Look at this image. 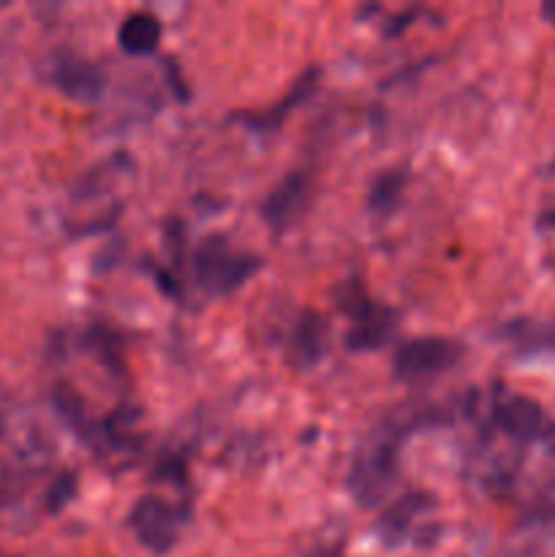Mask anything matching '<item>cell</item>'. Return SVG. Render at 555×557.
Here are the masks:
<instances>
[{"instance_id": "6da1fadb", "label": "cell", "mask_w": 555, "mask_h": 557, "mask_svg": "<svg viewBox=\"0 0 555 557\" xmlns=\"http://www.w3.org/2000/svg\"><path fill=\"white\" fill-rule=\"evenodd\" d=\"M259 270V259L248 253H237L229 248L223 237L201 239L194 250V272L205 288L212 294H229L243 286Z\"/></svg>"}, {"instance_id": "7a4b0ae2", "label": "cell", "mask_w": 555, "mask_h": 557, "mask_svg": "<svg viewBox=\"0 0 555 557\" xmlns=\"http://www.w3.org/2000/svg\"><path fill=\"white\" fill-rule=\"evenodd\" d=\"M462 357V343L449 341V337H414V341L403 343L392 359V370L400 381H428L435 375L446 373L455 368Z\"/></svg>"}, {"instance_id": "3957f363", "label": "cell", "mask_w": 555, "mask_h": 557, "mask_svg": "<svg viewBox=\"0 0 555 557\" xmlns=\"http://www.w3.org/2000/svg\"><path fill=\"white\" fill-rule=\"evenodd\" d=\"M183 520V511L174 509L169 500L147 495V498L136 500L134 509H131L128 528L139 539L141 547H147L156 555H166L174 547V542H177Z\"/></svg>"}, {"instance_id": "277c9868", "label": "cell", "mask_w": 555, "mask_h": 557, "mask_svg": "<svg viewBox=\"0 0 555 557\" xmlns=\"http://www.w3.org/2000/svg\"><path fill=\"white\" fill-rule=\"evenodd\" d=\"M49 79L76 103H96L103 96V74L74 52H58L49 65Z\"/></svg>"}, {"instance_id": "5b68a950", "label": "cell", "mask_w": 555, "mask_h": 557, "mask_svg": "<svg viewBox=\"0 0 555 557\" xmlns=\"http://www.w3.org/2000/svg\"><path fill=\"white\" fill-rule=\"evenodd\" d=\"M495 424L520 444L542 441L553 435V422L547 419L544 408L526 395H509L495 406Z\"/></svg>"}, {"instance_id": "8992f818", "label": "cell", "mask_w": 555, "mask_h": 557, "mask_svg": "<svg viewBox=\"0 0 555 557\" xmlns=\"http://www.w3.org/2000/svg\"><path fill=\"white\" fill-rule=\"evenodd\" d=\"M310 194V177L305 172H292L278 183V188L267 196L264 207V221L270 223L272 232H286L299 215Z\"/></svg>"}, {"instance_id": "52a82bcc", "label": "cell", "mask_w": 555, "mask_h": 557, "mask_svg": "<svg viewBox=\"0 0 555 557\" xmlns=\"http://www.w3.org/2000/svg\"><path fill=\"white\" fill-rule=\"evenodd\" d=\"M326 335H330V326H326L324 315L313 313V310H305L292 335V354L297 368L308 370L324 357Z\"/></svg>"}, {"instance_id": "ba28073f", "label": "cell", "mask_w": 555, "mask_h": 557, "mask_svg": "<svg viewBox=\"0 0 555 557\" xmlns=\"http://www.w3.org/2000/svg\"><path fill=\"white\" fill-rule=\"evenodd\" d=\"M395 313L384 308H359L354 330L348 332V348L351 351H373L384 346L386 337L392 335Z\"/></svg>"}, {"instance_id": "9c48e42d", "label": "cell", "mask_w": 555, "mask_h": 557, "mask_svg": "<svg viewBox=\"0 0 555 557\" xmlns=\"http://www.w3.org/2000/svg\"><path fill=\"white\" fill-rule=\"evenodd\" d=\"M161 41V22L147 11H134L118 27V44L128 54H147Z\"/></svg>"}, {"instance_id": "30bf717a", "label": "cell", "mask_w": 555, "mask_h": 557, "mask_svg": "<svg viewBox=\"0 0 555 557\" xmlns=\"http://www.w3.org/2000/svg\"><path fill=\"white\" fill-rule=\"evenodd\" d=\"M54 406H58V411L63 413V419L71 424V428L79 430V433H87L85 403H82V397L76 395L74 386L58 384V389H54Z\"/></svg>"}, {"instance_id": "8fae6325", "label": "cell", "mask_w": 555, "mask_h": 557, "mask_svg": "<svg viewBox=\"0 0 555 557\" xmlns=\"http://www.w3.org/2000/svg\"><path fill=\"white\" fill-rule=\"evenodd\" d=\"M403 190V177L400 174L390 172L384 174V177L379 180V183L370 188V199H368V207L373 212H390L392 205L397 201V196H400Z\"/></svg>"}, {"instance_id": "7c38bea8", "label": "cell", "mask_w": 555, "mask_h": 557, "mask_svg": "<svg viewBox=\"0 0 555 557\" xmlns=\"http://www.w3.org/2000/svg\"><path fill=\"white\" fill-rule=\"evenodd\" d=\"M424 506H428V498H424V495H406V498L397 500L392 509H386L384 520L381 522H384V528L390 533H400L403 528H406V520H411V517L417 515V511H422Z\"/></svg>"}, {"instance_id": "4fadbf2b", "label": "cell", "mask_w": 555, "mask_h": 557, "mask_svg": "<svg viewBox=\"0 0 555 557\" xmlns=\"http://www.w3.org/2000/svg\"><path fill=\"white\" fill-rule=\"evenodd\" d=\"M542 16L550 22V25H555V0H553V3L542 5Z\"/></svg>"}]
</instances>
